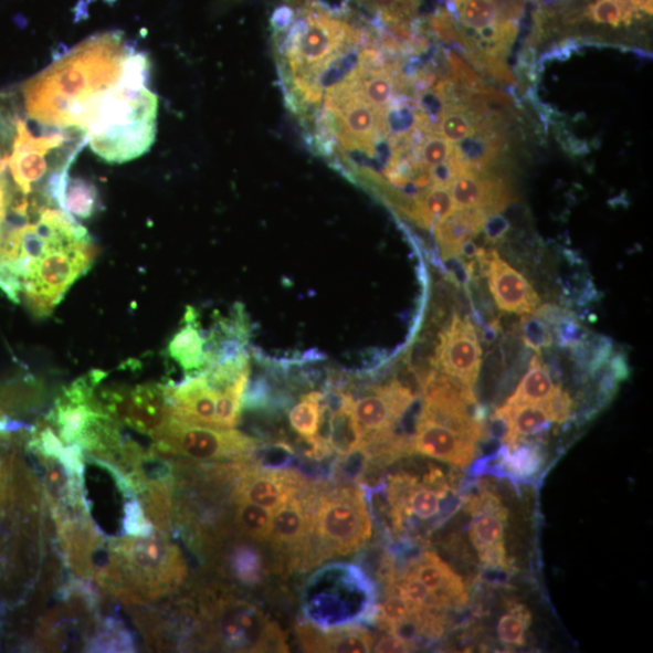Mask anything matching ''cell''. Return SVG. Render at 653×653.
<instances>
[{"label":"cell","instance_id":"obj_1","mask_svg":"<svg viewBox=\"0 0 653 653\" xmlns=\"http://www.w3.org/2000/svg\"><path fill=\"white\" fill-rule=\"evenodd\" d=\"M149 60L120 32L88 38L22 86L29 118L81 131L88 146L130 133L149 114Z\"/></svg>","mask_w":653,"mask_h":653},{"label":"cell","instance_id":"obj_2","mask_svg":"<svg viewBox=\"0 0 653 653\" xmlns=\"http://www.w3.org/2000/svg\"><path fill=\"white\" fill-rule=\"evenodd\" d=\"M114 562L108 591L126 603H144L168 596L187 575L181 549L170 541L169 531L112 540Z\"/></svg>","mask_w":653,"mask_h":653},{"label":"cell","instance_id":"obj_3","mask_svg":"<svg viewBox=\"0 0 653 653\" xmlns=\"http://www.w3.org/2000/svg\"><path fill=\"white\" fill-rule=\"evenodd\" d=\"M373 581L350 562H330L314 572L302 593L307 622L322 630L376 624L379 604Z\"/></svg>","mask_w":653,"mask_h":653},{"label":"cell","instance_id":"obj_4","mask_svg":"<svg viewBox=\"0 0 653 653\" xmlns=\"http://www.w3.org/2000/svg\"><path fill=\"white\" fill-rule=\"evenodd\" d=\"M373 533L365 493L354 485L316 484L307 570L366 546Z\"/></svg>","mask_w":653,"mask_h":653},{"label":"cell","instance_id":"obj_5","mask_svg":"<svg viewBox=\"0 0 653 653\" xmlns=\"http://www.w3.org/2000/svg\"><path fill=\"white\" fill-rule=\"evenodd\" d=\"M455 480L440 467L429 466L424 476L400 472L383 483L388 518L397 537H421L439 528L454 506Z\"/></svg>","mask_w":653,"mask_h":653},{"label":"cell","instance_id":"obj_6","mask_svg":"<svg viewBox=\"0 0 653 653\" xmlns=\"http://www.w3.org/2000/svg\"><path fill=\"white\" fill-rule=\"evenodd\" d=\"M96 257L92 238L75 240L48 251L32 262L22 281V296L38 317L49 316Z\"/></svg>","mask_w":653,"mask_h":653},{"label":"cell","instance_id":"obj_7","mask_svg":"<svg viewBox=\"0 0 653 653\" xmlns=\"http://www.w3.org/2000/svg\"><path fill=\"white\" fill-rule=\"evenodd\" d=\"M211 642L234 652H286V636L262 610L245 600L221 598L204 607Z\"/></svg>","mask_w":653,"mask_h":653},{"label":"cell","instance_id":"obj_8","mask_svg":"<svg viewBox=\"0 0 653 653\" xmlns=\"http://www.w3.org/2000/svg\"><path fill=\"white\" fill-rule=\"evenodd\" d=\"M260 442L234 429L189 424L170 417L154 439L151 450L207 463H240L251 460Z\"/></svg>","mask_w":653,"mask_h":653},{"label":"cell","instance_id":"obj_9","mask_svg":"<svg viewBox=\"0 0 653 653\" xmlns=\"http://www.w3.org/2000/svg\"><path fill=\"white\" fill-rule=\"evenodd\" d=\"M450 10L467 38V54L482 53L503 59L516 41L518 20L504 14L495 0H451Z\"/></svg>","mask_w":653,"mask_h":653},{"label":"cell","instance_id":"obj_10","mask_svg":"<svg viewBox=\"0 0 653 653\" xmlns=\"http://www.w3.org/2000/svg\"><path fill=\"white\" fill-rule=\"evenodd\" d=\"M315 486L312 483L273 512L272 533L267 543L283 571L307 570Z\"/></svg>","mask_w":653,"mask_h":653},{"label":"cell","instance_id":"obj_11","mask_svg":"<svg viewBox=\"0 0 653 653\" xmlns=\"http://www.w3.org/2000/svg\"><path fill=\"white\" fill-rule=\"evenodd\" d=\"M96 397L102 411L152 440L171 417L165 386L159 383L105 389Z\"/></svg>","mask_w":653,"mask_h":653},{"label":"cell","instance_id":"obj_12","mask_svg":"<svg viewBox=\"0 0 653 653\" xmlns=\"http://www.w3.org/2000/svg\"><path fill=\"white\" fill-rule=\"evenodd\" d=\"M465 510L471 516L470 540L486 569H510L505 548L507 509L494 493L481 489L465 498Z\"/></svg>","mask_w":653,"mask_h":653},{"label":"cell","instance_id":"obj_13","mask_svg":"<svg viewBox=\"0 0 653 653\" xmlns=\"http://www.w3.org/2000/svg\"><path fill=\"white\" fill-rule=\"evenodd\" d=\"M349 394L352 397V411L362 430L364 440L394 431L417 399L415 390L397 378L383 386L366 387L357 394Z\"/></svg>","mask_w":653,"mask_h":653},{"label":"cell","instance_id":"obj_14","mask_svg":"<svg viewBox=\"0 0 653 653\" xmlns=\"http://www.w3.org/2000/svg\"><path fill=\"white\" fill-rule=\"evenodd\" d=\"M483 350L475 325L468 317L454 315L440 335L431 358L432 368L475 388L480 377Z\"/></svg>","mask_w":653,"mask_h":653},{"label":"cell","instance_id":"obj_15","mask_svg":"<svg viewBox=\"0 0 653 653\" xmlns=\"http://www.w3.org/2000/svg\"><path fill=\"white\" fill-rule=\"evenodd\" d=\"M65 140V136L60 134L36 136L28 123L22 119L15 122V136L12 138L8 168L23 196L31 194L49 171L55 173L50 170L49 158L55 150L61 149Z\"/></svg>","mask_w":653,"mask_h":653},{"label":"cell","instance_id":"obj_16","mask_svg":"<svg viewBox=\"0 0 653 653\" xmlns=\"http://www.w3.org/2000/svg\"><path fill=\"white\" fill-rule=\"evenodd\" d=\"M252 460L240 467L234 502H250L274 512L312 484L296 470L261 467Z\"/></svg>","mask_w":653,"mask_h":653},{"label":"cell","instance_id":"obj_17","mask_svg":"<svg viewBox=\"0 0 653 653\" xmlns=\"http://www.w3.org/2000/svg\"><path fill=\"white\" fill-rule=\"evenodd\" d=\"M488 277L491 293L498 309L510 314H534L541 304L539 294L515 267L496 251L480 249L476 259Z\"/></svg>","mask_w":653,"mask_h":653},{"label":"cell","instance_id":"obj_18","mask_svg":"<svg viewBox=\"0 0 653 653\" xmlns=\"http://www.w3.org/2000/svg\"><path fill=\"white\" fill-rule=\"evenodd\" d=\"M412 441L414 453L457 468L470 466L478 454V442L420 414Z\"/></svg>","mask_w":653,"mask_h":653},{"label":"cell","instance_id":"obj_19","mask_svg":"<svg viewBox=\"0 0 653 653\" xmlns=\"http://www.w3.org/2000/svg\"><path fill=\"white\" fill-rule=\"evenodd\" d=\"M165 392L172 418L215 428V408L222 392L212 388L201 373L187 377L177 386H166Z\"/></svg>","mask_w":653,"mask_h":653},{"label":"cell","instance_id":"obj_20","mask_svg":"<svg viewBox=\"0 0 653 653\" xmlns=\"http://www.w3.org/2000/svg\"><path fill=\"white\" fill-rule=\"evenodd\" d=\"M450 189L455 209L481 210L489 217L504 211L514 199L503 179L486 172H461Z\"/></svg>","mask_w":653,"mask_h":653},{"label":"cell","instance_id":"obj_21","mask_svg":"<svg viewBox=\"0 0 653 653\" xmlns=\"http://www.w3.org/2000/svg\"><path fill=\"white\" fill-rule=\"evenodd\" d=\"M438 598L446 610H463L468 593L463 579L438 555L428 550L407 567Z\"/></svg>","mask_w":653,"mask_h":653},{"label":"cell","instance_id":"obj_22","mask_svg":"<svg viewBox=\"0 0 653 653\" xmlns=\"http://www.w3.org/2000/svg\"><path fill=\"white\" fill-rule=\"evenodd\" d=\"M297 634L307 652L368 653L373 651L375 636L362 625L322 630L312 623H299Z\"/></svg>","mask_w":653,"mask_h":653},{"label":"cell","instance_id":"obj_23","mask_svg":"<svg viewBox=\"0 0 653 653\" xmlns=\"http://www.w3.org/2000/svg\"><path fill=\"white\" fill-rule=\"evenodd\" d=\"M186 325L179 329L169 344L172 360L183 368L187 377L197 376L214 365L209 337H204L197 323V313L188 307Z\"/></svg>","mask_w":653,"mask_h":653},{"label":"cell","instance_id":"obj_24","mask_svg":"<svg viewBox=\"0 0 653 653\" xmlns=\"http://www.w3.org/2000/svg\"><path fill=\"white\" fill-rule=\"evenodd\" d=\"M489 215L481 210L455 209L434 225L435 242L443 261L461 257V250L467 241L477 236Z\"/></svg>","mask_w":653,"mask_h":653},{"label":"cell","instance_id":"obj_25","mask_svg":"<svg viewBox=\"0 0 653 653\" xmlns=\"http://www.w3.org/2000/svg\"><path fill=\"white\" fill-rule=\"evenodd\" d=\"M495 420L501 421L506 428L504 435L506 445L516 444L539 434L552 422L541 404L510 402L497 409Z\"/></svg>","mask_w":653,"mask_h":653},{"label":"cell","instance_id":"obj_26","mask_svg":"<svg viewBox=\"0 0 653 653\" xmlns=\"http://www.w3.org/2000/svg\"><path fill=\"white\" fill-rule=\"evenodd\" d=\"M568 19L573 22L587 20L588 22L608 25V28H630L636 20L651 17L642 7L633 3H622L620 0H593L582 11L573 9L567 12Z\"/></svg>","mask_w":653,"mask_h":653},{"label":"cell","instance_id":"obj_27","mask_svg":"<svg viewBox=\"0 0 653 653\" xmlns=\"http://www.w3.org/2000/svg\"><path fill=\"white\" fill-rule=\"evenodd\" d=\"M327 414L329 418L326 440L331 451L340 457L361 451L364 433L352 411V397L348 393L344 403Z\"/></svg>","mask_w":653,"mask_h":653},{"label":"cell","instance_id":"obj_28","mask_svg":"<svg viewBox=\"0 0 653 653\" xmlns=\"http://www.w3.org/2000/svg\"><path fill=\"white\" fill-rule=\"evenodd\" d=\"M455 210L450 189L431 186L412 198L402 213L421 228L433 229L435 224Z\"/></svg>","mask_w":653,"mask_h":653},{"label":"cell","instance_id":"obj_29","mask_svg":"<svg viewBox=\"0 0 653 653\" xmlns=\"http://www.w3.org/2000/svg\"><path fill=\"white\" fill-rule=\"evenodd\" d=\"M57 207L73 218L87 220L101 208L98 190L85 179L67 176L59 191Z\"/></svg>","mask_w":653,"mask_h":653},{"label":"cell","instance_id":"obj_30","mask_svg":"<svg viewBox=\"0 0 653 653\" xmlns=\"http://www.w3.org/2000/svg\"><path fill=\"white\" fill-rule=\"evenodd\" d=\"M485 118L460 102L445 104L435 122V131L454 145H463Z\"/></svg>","mask_w":653,"mask_h":653},{"label":"cell","instance_id":"obj_31","mask_svg":"<svg viewBox=\"0 0 653 653\" xmlns=\"http://www.w3.org/2000/svg\"><path fill=\"white\" fill-rule=\"evenodd\" d=\"M545 459L539 445L518 442L505 445L498 456V470L504 475L516 480H528L537 475L544 466Z\"/></svg>","mask_w":653,"mask_h":653},{"label":"cell","instance_id":"obj_32","mask_svg":"<svg viewBox=\"0 0 653 653\" xmlns=\"http://www.w3.org/2000/svg\"><path fill=\"white\" fill-rule=\"evenodd\" d=\"M559 386H556L547 366L543 362L540 354L531 358L530 368L519 382L514 394L507 402L544 404L552 396Z\"/></svg>","mask_w":653,"mask_h":653},{"label":"cell","instance_id":"obj_33","mask_svg":"<svg viewBox=\"0 0 653 653\" xmlns=\"http://www.w3.org/2000/svg\"><path fill=\"white\" fill-rule=\"evenodd\" d=\"M288 420L303 440L316 439L325 421V393L313 391L304 394L301 402L291 409Z\"/></svg>","mask_w":653,"mask_h":653},{"label":"cell","instance_id":"obj_34","mask_svg":"<svg viewBox=\"0 0 653 653\" xmlns=\"http://www.w3.org/2000/svg\"><path fill=\"white\" fill-rule=\"evenodd\" d=\"M87 652H136V643L130 630L123 621L109 618L102 621L97 631L86 644Z\"/></svg>","mask_w":653,"mask_h":653},{"label":"cell","instance_id":"obj_35","mask_svg":"<svg viewBox=\"0 0 653 653\" xmlns=\"http://www.w3.org/2000/svg\"><path fill=\"white\" fill-rule=\"evenodd\" d=\"M235 504V523L239 531L252 541L267 543L272 533L273 512L250 502L239 501Z\"/></svg>","mask_w":653,"mask_h":653},{"label":"cell","instance_id":"obj_36","mask_svg":"<svg viewBox=\"0 0 653 653\" xmlns=\"http://www.w3.org/2000/svg\"><path fill=\"white\" fill-rule=\"evenodd\" d=\"M230 571L246 586L260 584L265 575L264 560L257 548L245 544L233 549L229 558Z\"/></svg>","mask_w":653,"mask_h":653},{"label":"cell","instance_id":"obj_37","mask_svg":"<svg viewBox=\"0 0 653 653\" xmlns=\"http://www.w3.org/2000/svg\"><path fill=\"white\" fill-rule=\"evenodd\" d=\"M530 624V611L522 604L514 603L497 623L498 640L507 647L524 646Z\"/></svg>","mask_w":653,"mask_h":653},{"label":"cell","instance_id":"obj_38","mask_svg":"<svg viewBox=\"0 0 653 653\" xmlns=\"http://www.w3.org/2000/svg\"><path fill=\"white\" fill-rule=\"evenodd\" d=\"M383 23H415L421 0H357Z\"/></svg>","mask_w":653,"mask_h":653},{"label":"cell","instance_id":"obj_39","mask_svg":"<svg viewBox=\"0 0 653 653\" xmlns=\"http://www.w3.org/2000/svg\"><path fill=\"white\" fill-rule=\"evenodd\" d=\"M550 328L560 348L576 349L588 340V333L579 324L578 317L566 309H562Z\"/></svg>","mask_w":653,"mask_h":653},{"label":"cell","instance_id":"obj_40","mask_svg":"<svg viewBox=\"0 0 653 653\" xmlns=\"http://www.w3.org/2000/svg\"><path fill=\"white\" fill-rule=\"evenodd\" d=\"M520 335L523 343L537 352H540L544 348L552 347L555 341L552 328L536 315L522 318Z\"/></svg>","mask_w":653,"mask_h":653},{"label":"cell","instance_id":"obj_41","mask_svg":"<svg viewBox=\"0 0 653 653\" xmlns=\"http://www.w3.org/2000/svg\"><path fill=\"white\" fill-rule=\"evenodd\" d=\"M456 145L438 133L430 134L420 148V159L432 171L453 156Z\"/></svg>","mask_w":653,"mask_h":653},{"label":"cell","instance_id":"obj_42","mask_svg":"<svg viewBox=\"0 0 653 653\" xmlns=\"http://www.w3.org/2000/svg\"><path fill=\"white\" fill-rule=\"evenodd\" d=\"M156 527L148 518L137 496L129 497L124 506L123 531L127 536H148Z\"/></svg>","mask_w":653,"mask_h":653},{"label":"cell","instance_id":"obj_43","mask_svg":"<svg viewBox=\"0 0 653 653\" xmlns=\"http://www.w3.org/2000/svg\"><path fill=\"white\" fill-rule=\"evenodd\" d=\"M541 406L546 409L550 420L558 422V424L568 421L573 414L575 409L571 396L562 390L561 387H558L556 392Z\"/></svg>","mask_w":653,"mask_h":653},{"label":"cell","instance_id":"obj_44","mask_svg":"<svg viewBox=\"0 0 653 653\" xmlns=\"http://www.w3.org/2000/svg\"><path fill=\"white\" fill-rule=\"evenodd\" d=\"M415 650V645L408 643L406 640L390 633H388V635L381 636L373 646V651L379 653L412 652Z\"/></svg>","mask_w":653,"mask_h":653},{"label":"cell","instance_id":"obj_45","mask_svg":"<svg viewBox=\"0 0 653 653\" xmlns=\"http://www.w3.org/2000/svg\"><path fill=\"white\" fill-rule=\"evenodd\" d=\"M508 228L509 225L505 218L494 214L485 221L483 232L485 233L486 240L494 243L501 241L504 238Z\"/></svg>","mask_w":653,"mask_h":653}]
</instances>
